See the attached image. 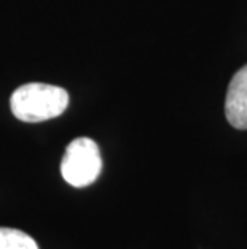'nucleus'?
<instances>
[{"label": "nucleus", "instance_id": "obj_3", "mask_svg": "<svg viewBox=\"0 0 247 249\" xmlns=\"http://www.w3.org/2000/svg\"><path fill=\"white\" fill-rule=\"evenodd\" d=\"M225 114L228 123L238 130H247V65L230 81Z\"/></svg>", "mask_w": 247, "mask_h": 249}, {"label": "nucleus", "instance_id": "obj_1", "mask_svg": "<svg viewBox=\"0 0 247 249\" xmlns=\"http://www.w3.org/2000/svg\"><path fill=\"white\" fill-rule=\"evenodd\" d=\"M69 105L65 89L42 82H31L18 87L10 98L15 118L23 123H44L58 118Z\"/></svg>", "mask_w": 247, "mask_h": 249}, {"label": "nucleus", "instance_id": "obj_4", "mask_svg": "<svg viewBox=\"0 0 247 249\" xmlns=\"http://www.w3.org/2000/svg\"><path fill=\"white\" fill-rule=\"evenodd\" d=\"M0 249H39V246L28 233L0 227Z\"/></svg>", "mask_w": 247, "mask_h": 249}, {"label": "nucleus", "instance_id": "obj_2", "mask_svg": "<svg viewBox=\"0 0 247 249\" xmlns=\"http://www.w3.org/2000/svg\"><path fill=\"white\" fill-rule=\"evenodd\" d=\"M103 161L99 148L92 139L79 137L67 145L61 161V176L71 187L92 185L101 174Z\"/></svg>", "mask_w": 247, "mask_h": 249}]
</instances>
